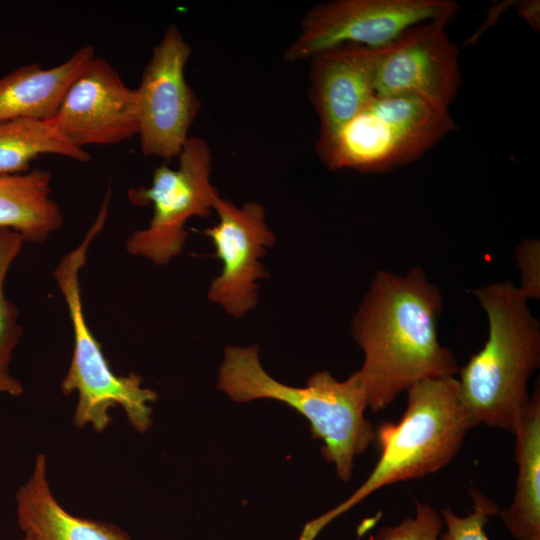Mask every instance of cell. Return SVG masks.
Listing matches in <instances>:
<instances>
[{
	"label": "cell",
	"mask_w": 540,
	"mask_h": 540,
	"mask_svg": "<svg viewBox=\"0 0 540 540\" xmlns=\"http://www.w3.org/2000/svg\"><path fill=\"white\" fill-rule=\"evenodd\" d=\"M442 310V293L423 268L404 275L377 271L351 322L364 354L357 372L372 411L386 409L420 381L458 373L455 356L438 338Z\"/></svg>",
	"instance_id": "obj_1"
},
{
	"label": "cell",
	"mask_w": 540,
	"mask_h": 540,
	"mask_svg": "<svg viewBox=\"0 0 540 540\" xmlns=\"http://www.w3.org/2000/svg\"><path fill=\"white\" fill-rule=\"evenodd\" d=\"M488 319L483 348L459 369V396L474 428L515 433L529 402L528 381L540 365V325L511 282L473 291Z\"/></svg>",
	"instance_id": "obj_2"
},
{
	"label": "cell",
	"mask_w": 540,
	"mask_h": 540,
	"mask_svg": "<svg viewBox=\"0 0 540 540\" xmlns=\"http://www.w3.org/2000/svg\"><path fill=\"white\" fill-rule=\"evenodd\" d=\"M258 347L227 346L219 368L217 388L236 402L272 399L286 403L302 414L315 438L323 441L325 459L338 477L348 481L355 457L374 441L376 430L364 416L367 396L354 371L339 381L328 370L312 374L305 387L283 384L260 363Z\"/></svg>",
	"instance_id": "obj_3"
},
{
	"label": "cell",
	"mask_w": 540,
	"mask_h": 540,
	"mask_svg": "<svg viewBox=\"0 0 540 540\" xmlns=\"http://www.w3.org/2000/svg\"><path fill=\"white\" fill-rule=\"evenodd\" d=\"M401 419L376 430L380 457L367 479L345 501L309 521L300 540H314L334 519L396 482L435 473L456 456L471 425L455 377L420 381L407 391Z\"/></svg>",
	"instance_id": "obj_4"
},
{
	"label": "cell",
	"mask_w": 540,
	"mask_h": 540,
	"mask_svg": "<svg viewBox=\"0 0 540 540\" xmlns=\"http://www.w3.org/2000/svg\"><path fill=\"white\" fill-rule=\"evenodd\" d=\"M109 204L101 209L81 243L66 253L57 264L53 277L67 306L73 329V353L68 371L61 381L62 393H78L73 423L78 428L91 426L103 432L112 422L110 409L120 406L129 424L139 433L152 425V408L158 395L142 386L135 373L127 376L113 372L100 342L90 330L82 306L79 275L94 238L103 229Z\"/></svg>",
	"instance_id": "obj_5"
},
{
	"label": "cell",
	"mask_w": 540,
	"mask_h": 540,
	"mask_svg": "<svg viewBox=\"0 0 540 540\" xmlns=\"http://www.w3.org/2000/svg\"><path fill=\"white\" fill-rule=\"evenodd\" d=\"M455 129L448 109L423 98L376 95L350 120L319 135L316 151L330 170L385 173L416 161Z\"/></svg>",
	"instance_id": "obj_6"
},
{
	"label": "cell",
	"mask_w": 540,
	"mask_h": 540,
	"mask_svg": "<svg viewBox=\"0 0 540 540\" xmlns=\"http://www.w3.org/2000/svg\"><path fill=\"white\" fill-rule=\"evenodd\" d=\"M178 158L177 169L161 165L150 186L128 191L134 205L152 204L153 215L146 228L131 234L126 249L157 265H166L182 252L188 237L186 222L209 216L220 196L210 181L212 158L206 140L190 136Z\"/></svg>",
	"instance_id": "obj_7"
},
{
	"label": "cell",
	"mask_w": 540,
	"mask_h": 540,
	"mask_svg": "<svg viewBox=\"0 0 540 540\" xmlns=\"http://www.w3.org/2000/svg\"><path fill=\"white\" fill-rule=\"evenodd\" d=\"M459 6L451 0H333L312 7L297 38L284 52L288 62L309 60L345 44L383 48L409 28L428 21L450 22Z\"/></svg>",
	"instance_id": "obj_8"
},
{
	"label": "cell",
	"mask_w": 540,
	"mask_h": 540,
	"mask_svg": "<svg viewBox=\"0 0 540 540\" xmlns=\"http://www.w3.org/2000/svg\"><path fill=\"white\" fill-rule=\"evenodd\" d=\"M191 46L170 25L154 47L136 89L140 149L146 157H178L196 119L200 100L185 78Z\"/></svg>",
	"instance_id": "obj_9"
},
{
	"label": "cell",
	"mask_w": 540,
	"mask_h": 540,
	"mask_svg": "<svg viewBox=\"0 0 540 540\" xmlns=\"http://www.w3.org/2000/svg\"><path fill=\"white\" fill-rule=\"evenodd\" d=\"M448 21L415 25L378 49L374 87L377 96L411 95L449 110L461 83L457 46Z\"/></svg>",
	"instance_id": "obj_10"
},
{
	"label": "cell",
	"mask_w": 540,
	"mask_h": 540,
	"mask_svg": "<svg viewBox=\"0 0 540 540\" xmlns=\"http://www.w3.org/2000/svg\"><path fill=\"white\" fill-rule=\"evenodd\" d=\"M213 210L218 222L203 233L211 239L222 270L209 287L208 299L240 318L257 305V281L267 276L259 258L276 237L266 222L264 207L257 202L236 206L218 196Z\"/></svg>",
	"instance_id": "obj_11"
},
{
	"label": "cell",
	"mask_w": 540,
	"mask_h": 540,
	"mask_svg": "<svg viewBox=\"0 0 540 540\" xmlns=\"http://www.w3.org/2000/svg\"><path fill=\"white\" fill-rule=\"evenodd\" d=\"M50 121L80 149L121 143L139 132L136 89L128 87L105 59L95 57L71 85Z\"/></svg>",
	"instance_id": "obj_12"
},
{
	"label": "cell",
	"mask_w": 540,
	"mask_h": 540,
	"mask_svg": "<svg viewBox=\"0 0 540 540\" xmlns=\"http://www.w3.org/2000/svg\"><path fill=\"white\" fill-rule=\"evenodd\" d=\"M378 49L345 44L309 59V99L320 121L319 135L337 129L374 99Z\"/></svg>",
	"instance_id": "obj_13"
},
{
	"label": "cell",
	"mask_w": 540,
	"mask_h": 540,
	"mask_svg": "<svg viewBox=\"0 0 540 540\" xmlns=\"http://www.w3.org/2000/svg\"><path fill=\"white\" fill-rule=\"evenodd\" d=\"M95 57L94 47L86 45L54 67L32 63L0 77V122L52 119L71 85Z\"/></svg>",
	"instance_id": "obj_14"
},
{
	"label": "cell",
	"mask_w": 540,
	"mask_h": 540,
	"mask_svg": "<svg viewBox=\"0 0 540 540\" xmlns=\"http://www.w3.org/2000/svg\"><path fill=\"white\" fill-rule=\"evenodd\" d=\"M15 499L19 527L34 540H131L113 523L78 517L64 509L50 489L44 454L36 457L32 474Z\"/></svg>",
	"instance_id": "obj_15"
},
{
	"label": "cell",
	"mask_w": 540,
	"mask_h": 540,
	"mask_svg": "<svg viewBox=\"0 0 540 540\" xmlns=\"http://www.w3.org/2000/svg\"><path fill=\"white\" fill-rule=\"evenodd\" d=\"M518 466L511 505L500 512L516 540H540V390L535 387L515 433Z\"/></svg>",
	"instance_id": "obj_16"
},
{
	"label": "cell",
	"mask_w": 540,
	"mask_h": 540,
	"mask_svg": "<svg viewBox=\"0 0 540 540\" xmlns=\"http://www.w3.org/2000/svg\"><path fill=\"white\" fill-rule=\"evenodd\" d=\"M51 172L42 169L0 176V228L19 233L24 241L43 242L63 223L51 197Z\"/></svg>",
	"instance_id": "obj_17"
},
{
	"label": "cell",
	"mask_w": 540,
	"mask_h": 540,
	"mask_svg": "<svg viewBox=\"0 0 540 540\" xmlns=\"http://www.w3.org/2000/svg\"><path fill=\"white\" fill-rule=\"evenodd\" d=\"M53 154L86 162L90 154L70 144L50 121L15 119L0 122V176L29 171L40 155Z\"/></svg>",
	"instance_id": "obj_18"
},
{
	"label": "cell",
	"mask_w": 540,
	"mask_h": 540,
	"mask_svg": "<svg viewBox=\"0 0 540 540\" xmlns=\"http://www.w3.org/2000/svg\"><path fill=\"white\" fill-rule=\"evenodd\" d=\"M23 242L22 236L16 231L0 228V369L5 370L22 335V328L17 322V308L5 297L4 282Z\"/></svg>",
	"instance_id": "obj_19"
},
{
	"label": "cell",
	"mask_w": 540,
	"mask_h": 540,
	"mask_svg": "<svg viewBox=\"0 0 540 540\" xmlns=\"http://www.w3.org/2000/svg\"><path fill=\"white\" fill-rule=\"evenodd\" d=\"M470 497L473 511L467 516H458L450 508L441 510L446 529L439 540H490L484 528L489 518L499 512V507L478 489H471Z\"/></svg>",
	"instance_id": "obj_20"
},
{
	"label": "cell",
	"mask_w": 540,
	"mask_h": 540,
	"mask_svg": "<svg viewBox=\"0 0 540 540\" xmlns=\"http://www.w3.org/2000/svg\"><path fill=\"white\" fill-rule=\"evenodd\" d=\"M416 513L396 526L382 527L372 540H439L444 526L440 514L429 504L416 501Z\"/></svg>",
	"instance_id": "obj_21"
},
{
	"label": "cell",
	"mask_w": 540,
	"mask_h": 540,
	"mask_svg": "<svg viewBox=\"0 0 540 540\" xmlns=\"http://www.w3.org/2000/svg\"><path fill=\"white\" fill-rule=\"evenodd\" d=\"M515 259L520 271V289L524 297H540V243L538 239H524L515 248Z\"/></svg>",
	"instance_id": "obj_22"
},
{
	"label": "cell",
	"mask_w": 540,
	"mask_h": 540,
	"mask_svg": "<svg viewBox=\"0 0 540 540\" xmlns=\"http://www.w3.org/2000/svg\"><path fill=\"white\" fill-rule=\"evenodd\" d=\"M517 11L534 30H539V1L527 0L519 2Z\"/></svg>",
	"instance_id": "obj_23"
},
{
	"label": "cell",
	"mask_w": 540,
	"mask_h": 540,
	"mask_svg": "<svg viewBox=\"0 0 540 540\" xmlns=\"http://www.w3.org/2000/svg\"><path fill=\"white\" fill-rule=\"evenodd\" d=\"M0 392L10 395H20L23 393V386L7 370L0 369Z\"/></svg>",
	"instance_id": "obj_24"
},
{
	"label": "cell",
	"mask_w": 540,
	"mask_h": 540,
	"mask_svg": "<svg viewBox=\"0 0 540 540\" xmlns=\"http://www.w3.org/2000/svg\"><path fill=\"white\" fill-rule=\"evenodd\" d=\"M21 540H34V539L29 535H24V537Z\"/></svg>",
	"instance_id": "obj_25"
}]
</instances>
